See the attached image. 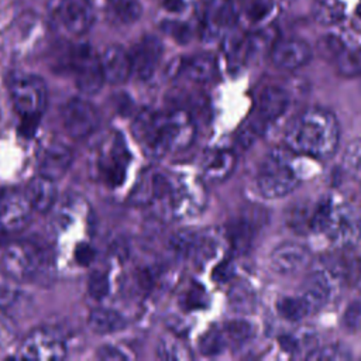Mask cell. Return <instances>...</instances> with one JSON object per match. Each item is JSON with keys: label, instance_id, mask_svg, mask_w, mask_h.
Segmentation results:
<instances>
[{"label": "cell", "instance_id": "8fae6325", "mask_svg": "<svg viewBox=\"0 0 361 361\" xmlns=\"http://www.w3.org/2000/svg\"><path fill=\"white\" fill-rule=\"evenodd\" d=\"M32 206L24 192L4 190L0 195V228L8 233L25 228L32 216Z\"/></svg>", "mask_w": 361, "mask_h": 361}, {"label": "cell", "instance_id": "d590c367", "mask_svg": "<svg viewBox=\"0 0 361 361\" xmlns=\"http://www.w3.org/2000/svg\"><path fill=\"white\" fill-rule=\"evenodd\" d=\"M343 166L351 176L361 179V138L347 145L343 155Z\"/></svg>", "mask_w": 361, "mask_h": 361}, {"label": "cell", "instance_id": "8992f818", "mask_svg": "<svg viewBox=\"0 0 361 361\" xmlns=\"http://www.w3.org/2000/svg\"><path fill=\"white\" fill-rule=\"evenodd\" d=\"M69 68L76 87L85 94H94L104 83L100 55L89 44H79L69 54Z\"/></svg>", "mask_w": 361, "mask_h": 361}, {"label": "cell", "instance_id": "ffe728a7", "mask_svg": "<svg viewBox=\"0 0 361 361\" xmlns=\"http://www.w3.org/2000/svg\"><path fill=\"white\" fill-rule=\"evenodd\" d=\"M24 193L27 195V197L35 212L45 213L54 206L55 199H56L55 180L49 179L44 175H38L28 182Z\"/></svg>", "mask_w": 361, "mask_h": 361}, {"label": "cell", "instance_id": "d4e9b609", "mask_svg": "<svg viewBox=\"0 0 361 361\" xmlns=\"http://www.w3.org/2000/svg\"><path fill=\"white\" fill-rule=\"evenodd\" d=\"M185 75L197 83L210 82L217 75L216 59L209 54H199L189 58L183 65Z\"/></svg>", "mask_w": 361, "mask_h": 361}, {"label": "cell", "instance_id": "44dd1931", "mask_svg": "<svg viewBox=\"0 0 361 361\" xmlns=\"http://www.w3.org/2000/svg\"><path fill=\"white\" fill-rule=\"evenodd\" d=\"M289 104L288 93L276 86L265 87L258 97V117L264 121H274L279 118Z\"/></svg>", "mask_w": 361, "mask_h": 361}, {"label": "cell", "instance_id": "1f68e13d", "mask_svg": "<svg viewBox=\"0 0 361 361\" xmlns=\"http://www.w3.org/2000/svg\"><path fill=\"white\" fill-rule=\"evenodd\" d=\"M276 309L283 319L290 322H298L306 316H309V310L300 296H285L278 300Z\"/></svg>", "mask_w": 361, "mask_h": 361}, {"label": "cell", "instance_id": "83f0119b", "mask_svg": "<svg viewBox=\"0 0 361 361\" xmlns=\"http://www.w3.org/2000/svg\"><path fill=\"white\" fill-rule=\"evenodd\" d=\"M334 65L341 76L353 78L361 75V47L343 48L334 58Z\"/></svg>", "mask_w": 361, "mask_h": 361}, {"label": "cell", "instance_id": "ab89813d", "mask_svg": "<svg viewBox=\"0 0 361 361\" xmlns=\"http://www.w3.org/2000/svg\"><path fill=\"white\" fill-rule=\"evenodd\" d=\"M309 360H348L351 358L348 350L340 347V345H336V344H329V345H324L319 350H313L309 355H307Z\"/></svg>", "mask_w": 361, "mask_h": 361}, {"label": "cell", "instance_id": "f546056e", "mask_svg": "<svg viewBox=\"0 0 361 361\" xmlns=\"http://www.w3.org/2000/svg\"><path fill=\"white\" fill-rule=\"evenodd\" d=\"M221 330H223V334L226 337L227 347L230 345V347H234V348L244 345L254 336L252 324L245 322V320H240V319L227 322Z\"/></svg>", "mask_w": 361, "mask_h": 361}, {"label": "cell", "instance_id": "5bb4252c", "mask_svg": "<svg viewBox=\"0 0 361 361\" xmlns=\"http://www.w3.org/2000/svg\"><path fill=\"white\" fill-rule=\"evenodd\" d=\"M271 62L285 71H293L305 66L312 58V49L300 38L276 39L269 49Z\"/></svg>", "mask_w": 361, "mask_h": 361}, {"label": "cell", "instance_id": "f1b7e54d", "mask_svg": "<svg viewBox=\"0 0 361 361\" xmlns=\"http://www.w3.org/2000/svg\"><path fill=\"white\" fill-rule=\"evenodd\" d=\"M224 52L230 65H241L247 62L250 56L248 35L234 32L227 37L224 42Z\"/></svg>", "mask_w": 361, "mask_h": 361}, {"label": "cell", "instance_id": "30bf717a", "mask_svg": "<svg viewBox=\"0 0 361 361\" xmlns=\"http://www.w3.org/2000/svg\"><path fill=\"white\" fill-rule=\"evenodd\" d=\"M66 355L63 340L51 330H35L30 333L20 347V357L25 360L56 361Z\"/></svg>", "mask_w": 361, "mask_h": 361}, {"label": "cell", "instance_id": "e0dca14e", "mask_svg": "<svg viewBox=\"0 0 361 361\" xmlns=\"http://www.w3.org/2000/svg\"><path fill=\"white\" fill-rule=\"evenodd\" d=\"M72 161L73 154L66 145L61 142L45 144L38 155L39 175L56 180L66 173Z\"/></svg>", "mask_w": 361, "mask_h": 361}, {"label": "cell", "instance_id": "c3c4849f", "mask_svg": "<svg viewBox=\"0 0 361 361\" xmlns=\"http://www.w3.org/2000/svg\"><path fill=\"white\" fill-rule=\"evenodd\" d=\"M159 3L169 13H179L185 8V0H159Z\"/></svg>", "mask_w": 361, "mask_h": 361}, {"label": "cell", "instance_id": "ac0fdd59", "mask_svg": "<svg viewBox=\"0 0 361 361\" xmlns=\"http://www.w3.org/2000/svg\"><path fill=\"white\" fill-rule=\"evenodd\" d=\"M238 16V7L233 0H213L209 4L204 24L203 35L206 38H216L223 31L233 28Z\"/></svg>", "mask_w": 361, "mask_h": 361}, {"label": "cell", "instance_id": "52a82bcc", "mask_svg": "<svg viewBox=\"0 0 361 361\" xmlns=\"http://www.w3.org/2000/svg\"><path fill=\"white\" fill-rule=\"evenodd\" d=\"M11 102L21 117H39L47 102L44 80L32 73L16 76L10 87Z\"/></svg>", "mask_w": 361, "mask_h": 361}, {"label": "cell", "instance_id": "3957f363", "mask_svg": "<svg viewBox=\"0 0 361 361\" xmlns=\"http://www.w3.org/2000/svg\"><path fill=\"white\" fill-rule=\"evenodd\" d=\"M152 202L172 219L196 216L204 206V190L200 183L182 176L152 172Z\"/></svg>", "mask_w": 361, "mask_h": 361}, {"label": "cell", "instance_id": "ee69618b", "mask_svg": "<svg viewBox=\"0 0 361 361\" xmlns=\"http://www.w3.org/2000/svg\"><path fill=\"white\" fill-rule=\"evenodd\" d=\"M94 248L90 245V244H86V243H80L76 248H75V259L79 265H89L93 258H94Z\"/></svg>", "mask_w": 361, "mask_h": 361}, {"label": "cell", "instance_id": "7402d4cb", "mask_svg": "<svg viewBox=\"0 0 361 361\" xmlns=\"http://www.w3.org/2000/svg\"><path fill=\"white\" fill-rule=\"evenodd\" d=\"M104 10L107 20L117 25H130L142 14L140 0H107Z\"/></svg>", "mask_w": 361, "mask_h": 361}, {"label": "cell", "instance_id": "7dc6e473", "mask_svg": "<svg viewBox=\"0 0 361 361\" xmlns=\"http://www.w3.org/2000/svg\"><path fill=\"white\" fill-rule=\"evenodd\" d=\"M233 276V265L228 262L220 264L214 271V279L217 281H228Z\"/></svg>", "mask_w": 361, "mask_h": 361}, {"label": "cell", "instance_id": "2e32d148", "mask_svg": "<svg viewBox=\"0 0 361 361\" xmlns=\"http://www.w3.org/2000/svg\"><path fill=\"white\" fill-rule=\"evenodd\" d=\"M309 250L298 243H283L272 251L269 261L272 268L282 275H293L310 264Z\"/></svg>", "mask_w": 361, "mask_h": 361}, {"label": "cell", "instance_id": "b9f144b4", "mask_svg": "<svg viewBox=\"0 0 361 361\" xmlns=\"http://www.w3.org/2000/svg\"><path fill=\"white\" fill-rule=\"evenodd\" d=\"M344 48L343 42L337 38V37H333V35H329V37H324L320 39L319 42V51L320 54L324 56V58H329V59H333L338 55V52Z\"/></svg>", "mask_w": 361, "mask_h": 361}, {"label": "cell", "instance_id": "4fadbf2b", "mask_svg": "<svg viewBox=\"0 0 361 361\" xmlns=\"http://www.w3.org/2000/svg\"><path fill=\"white\" fill-rule=\"evenodd\" d=\"M162 51V44L157 37H142L128 52L131 61V73L141 80H148L159 65Z\"/></svg>", "mask_w": 361, "mask_h": 361}, {"label": "cell", "instance_id": "277c9868", "mask_svg": "<svg viewBox=\"0 0 361 361\" xmlns=\"http://www.w3.org/2000/svg\"><path fill=\"white\" fill-rule=\"evenodd\" d=\"M310 230L320 231L334 245L347 248L360 240L361 220L350 206L327 199L312 210Z\"/></svg>", "mask_w": 361, "mask_h": 361}, {"label": "cell", "instance_id": "d6a6232c", "mask_svg": "<svg viewBox=\"0 0 361 361\" xmlns=\"http://www.w3.org/2000/svg\"><path fill=\"white\" fill-rule=\"evenodd\" d=\"M226 347H227V343H226L223 330L217 327H212L210 330H207L199 340V351L203 355H209V357L217 355L223 353Z\"/></svg>", "mask_w": 361, "mask_h": 361}, {"label": "cell", "instance_id": "4316f807", "mask_svg": "<svg viewBox=\"0 0 361 361\" xmlns=\"http://www.w3.org/2000/svg\"><path fill=\"white\" fill-rule=\"evenodd\" d=\"M313 17L319 24H337L344 17V6L340 0H314Z\"/></svg>", "mask_w": 361, "mask_h": 361}, {"label": "cell", "instance_id": "bcb514c9", "mask_svg": "<svg viewBox=\"0 0 361 361\" xmlns=\"http://www.w3.org/2000/svg\"><path fill=\"white\" fill-rule=\"evenodd\" d=\"M361 317V303L360 302H351L344 313V323L347 327L354 329L358 324V320Z\"/></svg>", "mask_w": 361, "mask_h": 361}, {"label": "cell", "instance_id": "5b68a950", "mask_svg": "<svg viewBox=\"0 0 361 361\" xmlns=\"http://www.w3.org/2000/svg\"><path fill=\"white\" fill-rule=\"evenodd\" d=\"M289 148L272 149L259 166L257 175V186L264 197L278 199L290 193L299 185V173L296 172Z\"/></svg>", "mask_w": 361, "mask_h": 361}, {"label": "cell", "instance_id": "f6af8a7d", "mask_svg": "<svg viewBox=\"0 0 361 361\" xmlns=\"http://www.w3.org/2000/svg\"><path fill=\"white\" fill-rule=\"evenodd\" d=\"M97 358L104 361H118V360H127L128 357L114 345H103L97 351Z\"/></svg>", "mask_w": 361, "mask_h": 361}, {"label": "cell", "instance_id": "603a6c76", "mask_svg": "<svg viewBox=\"0 0 361 361\" xmlns=\"http://www.w3.org/2000/svg\"><path fill=\"white\" fill-rule=\"evenodd\" d=\"M87 323H89V327L97 334L116 333V331L124 329V326H126V320L118 312L106 309V307L93 309L89 313Z\"/></svg>", "mask_w": 361, "mask_h": 361}, {"label": "cell", "instance_id": "e575fe53", "mask_svg": "<svg viewBox=\"0 0 361 361\" xmlns=\"http://www.w3.org/2000/svg\"><path fill=\"white\" fill-rule=\"evenodd\" d=\"M157 355L161 360H186L192 357L188 348L172 337H165L161 340L157 347Z\"/></svg>", "mask_w": 361, "mask_h": 361}, {"label": "cell", "instance_id": "9c48e42d", "mask_svg": "<svg viewBox=\"0 0 361 361\" xmlns=\"http://www.w3.org/2000/svg\"><path fill=\"white\" fill-rule=\"evenodd\" d=\"M61 118L66 133L72 138L78 140L93 134L100 121L96 107L79 97H73L63 104L61 110Z\"/></svg>", "mask_w": 361, "mask_h": 361}, {"label": "cell", "instance_id": "9a60e30c", "mask_svg": "<svg viewBox=\"0 0 361 361\" xmlns=\"http://www.w3.org/2000/svg\"><path fill=\"white\" fill-rule=\"evenodd\" d=\"M128 161L130 154L127 151L124 141L120 135L113 137L109 141V145H106V148L100 154L99 166L103 179L110 186H118L126 176Z\"/></svg>", "mask_w": 361, "mask_h": 361}, {"label": "cell", "instance_id": "ba28073f", "mask_svg": "<svg viewBox=\"0 0 361 361\" xmlns=\"http://www.w3.org/2000/svg\"><path fill=\"white\" fill-rule=\"evenodd\" d=\"M44 257L38 248L30 243L18 241L10 244L1 258L4 275L14 281H24L37 275L42 267Z\"/></svg>", "mask_w": 361, "mask_h": 361}, {"label": "cell", "instance_id": "d6986e66", "mask_svg": "<svg viewBox=\"0 0 361 361\" xmlns=\"http://www.w3.org/2000/svg\"><path fill=\"white\" fill-rule=\"evenodd\" d=\"M104 82L111 85L124 83L131 75L130 54L120 45H109L100 55Z\"/></svg>", "mask_w": 361, "mask_h": 361}, {"label": "cell", "instance_id": "6da1fadb", "mask_svg": "<svg viewBox=\"0 0 361 361\" xmlns=\"http://www.w3.org/2000/svg\"><path fill=\"white\" fill-rule=\"evenodd\" d=\"M133 133L147 154L165 157L185 149L192 142L195 126L183 110L142 111L133 124Z\"/></svg>", "mask_w": 361, "mask_h": 361}, {"label": "cell", "instance_id": "4dcf8cb0", "mask_svg": "<svg viewBox=\"0 0 361 361\" xmlns=\"http://www.w3.org/2000/svg\"><path fill=\"white\" fill-rule=\"evenodd\" d=\"M230 307L237 313H248L255 306V293L245 282H237L230 289Z\"/></svg>", "mask_w": 361, "mask_h": 361}, {"label": "cell", "instance_id": "7c38bea8", "mask_svg": "<svg viewBox=\"0 0 361 361\" xmlns=\"http://www.w3.org/2000/svg\"><path fill=\"white\" fill-rule=\"evenodd\" d=\"M55 18L68 34L83 35L93 25L94 11L89 0H58Z\"/></svg>", "mask_w": 361, "mask_h": 361}, {"label": "cell", "instance_id": "836d02e7", "mask_svg": "<svg viewBox=\"0 0 361 361\" xmlns=\"http://www.w3.org/2000/svg\"><path fill=\"white\" fill-rule=\"evenodd\" d=\"M14 279L4 275L0 278V312H8L18 306L23 295L18 288L13 283Z\"/></svg>", "mask_w": 361, "mask_h": 361}, {"label": "cell", "instance_id": "7bdbcfd3", "mask_svg": "<svg viewBox=\"0 0 361 361\" xmlns=\"http://www.w3.org/2000/svg\"><path fill=\"white\" fill-rule=\"evenodd\" d=\"M207 302L206 299V292L202 286H190L186 292H185V306L186 309H197L204 306Z\"/></svg>", "mask_w": 361, "mask_h": 361}, {"label": "cell", "instance_id": "60d3db41", "mask_svg": "<svg viewBox=\"0 0 361 361\" xmlns=\"http://www.w3.org/2000/svg\"><path fill=\"white\" fill-rule=\"evenodd\" d=\"M310 216L312 212L305 207H296L289 213V227H292L298 233H303L305 230H310Z\"/></svg>", "mask_w": 361, "mask_h": 361}, {"label": "cell", "instance_id": "7a4b0ae2", "mask_svg": "<svg viewBox=\"0 0 361 361\" xmlns=\"http://www.w3.org/2000/svg\"><path fill=\"white\" fill-rule=\"evenodd\" d=\"M285 147L295 154L317 159L331 157L340 141V127L334 114L313 107L302 111L285 131Z\"/></svg>", "mask_w": 361, "mask_h": 361}, {"label": "cell", "instance_id": "74e56055", "mask_svg": "<svg viewBox=\"0 0 361 361\" xmlns=\"http://www.w3.org/2000/svg\"><path fill=\"white\" fill-rule=\"evenodd\" d=\"M271 8H272L271 0H243V6L241 8H238V13L241 10L248 21L258 23L265 16H268Z\"/></svg>", "mask_w": 361, "mask_h": 361}, {"label": "cell", "instance_id": "8d00e7d4", "mask_svg": "<svg viewBox=\"0 0 361 361\" xmlns=\"http://www.w3.org/2000/svg\"><path fill=\"white\" fill-rule=\"evenodd\" d=\"M196 233L192 231H178L176 234H173L169 240V247L171 250L182 257H192L193 248H195V243H196Z\"/></svg>", "mask_w": 361, "mask_h": 361}, {"label": "cell", "instance_id": "cb8c5ba5", "mask_svg": "<svg viewBox=\"0 0 361 361\" xmlns=\"http://www.w3.org/2000/svg\"><path fill=\"white\" fill-rule=\"evenodd\" d=\"M235 164V157L231 151H214L203 162V173L210 180H221L227 178Z\"/></svg>", "mask_w": 361, "mask_h": 361}, {"label": "cell", "instance_id": "f35d334b", "mask_svg": "<svg viewBox=\"0 0 361 361\" xmlns=\"http://www.w3.org/2000/svg\"><path fill=\"white\" fill-rule=\"evenodd\" d=\"M109 278L102 271H94L87 281V292L94 300H102L109 293Z\"/></svg>", "mask_w": 361, "mask_h": 361}, {"label": "cell", "instance_id": "484cf974", "mask_svg": "<svg viewBox=\"0 0 361 361\" xmlns=\"http://www.w3.org/2000/svg\"><path fill=\"white\" fill-rule=\"evenodd\" d=\"M254 237V226L245 219L233 220L227 228V238L230 245L237 252H244L251 245Z\"/></svg>", "mask_w": 361, "mask_h": 361}]
</instances>
